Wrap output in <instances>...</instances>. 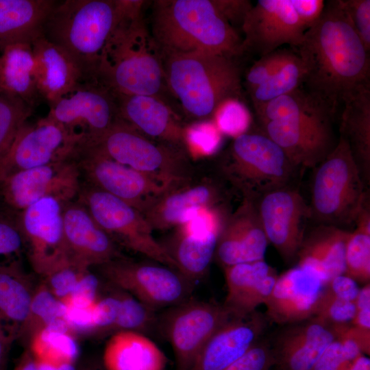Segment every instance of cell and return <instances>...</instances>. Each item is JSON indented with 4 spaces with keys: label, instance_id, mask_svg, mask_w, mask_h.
Here are the masks:
<instances>
[{
    "label": "cell",
    "instance_id": "obj_62",
    "mask_svg": "<svg viewBox=\"0 0 370 370\" xmlns=\"http://www.w3.org/2000/svg\"><path fill=\"white\" fill-rule=\"evenodd\" d=\"M9 349L10 348L5 344L0 336V370H4Z\"/></svg>",
    "mask_w": 370,
    "mask_h": 370
},
{
    "label": "cell",
    "instance_id": "obj_23",
    "mask_svg": "<svg viewBox=\"0 0 370 370\" xmlns=\"http://www.w3.org/2000/svg\"><path fill=\"white\" fill-rule=\"evenodd\" d=\"M268 321L256 310L232 317L208 341L190 370H223L261 339Z\"/></svg>",
    "mask_w": 370,
    "mask_h": 370
},
{
    "label": "cell",
    "instance_id": "obj_27",
    "mask_svg": "<svg viewBox=\"0 0 370 370\" xmlns=\"http://www.w3.org/2000/svg\"><path fill=\"white\" fill-rule=\"evenodd\" d=\"M36 286L18 260H0V336L9 348L27 320Z\"/></svg>",
    "mask_w": 370,
    "mask_h": 370
},
{
    "label": "cell",
    "instance_id": "obj_8",
    "mask_svg": "<svg viewBox=\"0 0 370 370\" xmlns=\"http://www.w3.org/2000/svg\"><path fill=\"white\" fill-rule=\"evenodd\" d=\"M85 182L144 214L163 195L189 180L140 172L107 157L95 147L82 145L77 154Z\"/></svg>",
    "mask_w": 370,
    "mask_h": 370
},
{
    "label": "cell",
    "instance_id": "obj_56",
    "mask_svg": "<svg viewBox=\"0 0 370 370\" xmlns=\"http://www.w3.org/2000/svg\"><path fill=\"white\" fill-rule=\"evenodd\" d=\"M217 1L223 14L234 28L235 25H240L241 28L246 14L253 6L249 1L246 0H217Z\"/></svg>",
    "mask_w": 370,
    "mask_h": 370
},
{
    "label": "cell",
    "instance_id": "obj_45",
    "mask_svg": "<svg viewBox=\"0 0 370 370\" xmlns=\"http://www.w3.org/2000/svg\"><path fill=\"white\" fill-rule=\"evenodd\" d=\"M356 312L354 302L338 298L325 288L313 317L333 326H341L352 323Z\"/></svg>",
    "mask_w": 370,
    "mask_h": 370
},
{
    "label": "cell",
    "instance_id": "obj_58",
    "mask_svg": "<svg viewBox=\"0 0 370 370\" xmlns=\"http://www.w3.org/2000/svg\"><path fill=\"white\" fill-rule=\"evenodd\" d=\"M14 370H39L38 364L27 349L21 356Z\"/></svg>",
    "mask_w": 370,
    "mask_h": 370
},
{
    "label": "cell",
    "instance_id": "obj_13",
    "mask_svg": "<svg viewBox=\"0 0 370 370\" xmlns=\"http://www.w3.org/2000/svg\"><path fill=\"white\" fill-rule=\"evenodd\" d=\"M232 317L215 301L190 298L171 307L158 324L173 348L176 370H190L208 341Z\"/></svg>",
    "mask_w": 370,
    "mask_h": 370
},
{
    "label": "cell",
    "instance_id": "obj_14",
    "mask_svg": "<svg viewBox=\"0 0 370 370\" xmlns=\"http://www.w3.org/2000/svg\"><path fill=\"white\" fill-rule=\"evenodd\" d=\"M82 173L75 158L22 171L0 181L5 208L18 213L36 201L53 197L62 204L77 199Z\"/></svg>",
    "mask_w": 370,
    "mask_h": 370
},
{
    "label": "cell",
    "instance_id": "obj_26",
    "mask_svg": "<svg viewBox=\"0 0 370 370\" xmlns=\"http://www.w3.org/2000/svg\"><path fill=\"white\" fill-rule=\"evenodd\" d=\"M222 199L218 184L209 178L183 185L163 195L144 214L153 230H165L186 223L201 208H217Z\"/></svg>",
    "mask_w": 370,
    "mask_h": 370
},
{
    "label": "cell",
    "instance_id": "obj_5",
    "mask_svg": "<svg viewBox=\"0 0 370 370\" xmlns=\"http://www.w3.org/2000/svg\"><path fill=\"white\" fill-rule=\"evenodd\" d=\"M119 11V0L57 1L42 36L72 58L86 82L96 81L100 57Z\"/></svg>",
    "mask_w": 370,
    "mask_h": 370
},
{
    "label": "cell",
    "instance_id": "obj_59",
    "mask_svg": "<svg viewBox=\"0 0 370 370\" xmlns=\"http://www.w3.org/2000/svg\"><path fill=\"white\" fill-rule=\"evenodd\" d=\"M356 310L370 306V284L367 283L359 288L357 297L354 301Z\"/></svg>",
    "mask_w": 370,
    "mask_h": 370
},
{
    "label": "cell",
    "instance_id": "obj_10",
    "mask_svg": "<svg viewBox=\"0 0 370 370\" xmlns=\"http://www.w3.org/2000/svg\"><path fill=\"white\" fill-rule=\"evenodd\" d=\"M90 146L140 172L183 180L193 177L189 157L184 148L154 140L121 119Z\"/></svg>",
    "mask_w": 370,
    "mask_h": 370
},
{
    "label": "cell",
    "instance_id": "obj_12",
    "mask_svg": "<svg viewBox=\"0 0 370 370\" xmlns=\"http://www.w3.org/2000/svg\"><path fill=\"white\" fill-rule=\"evenodd\" d=\"M49 107L47 116L80 137L84 145L97 143L119 119L116 94L97 81L79 83Z\"/></svg>",
    "mask_w": 370,
    "mask_h": 370
},
{
    "label": "cell",
    "instance_id": "obj_31",
    "mask_svg": "<svg viewBox=\"0 0 370 370\" xmlns=\"http://www.w3.org/2000/svg\"><path fill=\"white\" fill-rule=\"evenodd\" d=\"M106 370H164V352L146 335L130 331L112 334L103 356Z\"/></svg>",
    "mask_w": 370,
    "mask_h": 370
},
{
    "label": "cell",
    "instance_id": "obj_35",
    "mask_svg": "<svg viewBox=\"0 0 370 370\" xmlns=\"http://www.w3.org/2000/svg\"><path fill=\"white\" fill-rule=\"evenodd\" d=\"M36 362L51 365L75 363L79 347L64 318L38 331L28 343Z\"/></svg>",
    "mask_w": 370,
    "mask_h": 370
},
{
    "label": "cell",
    "instance_id": "obj_22",
    "mask_svg": "<svg viewBox=\"0 0 370 370\" xmlns=\"http://www.w3.org/2000/svg\"><path fill=\"white\" fill-rule=\"evenodd\" d=\"M268 244L255 201L243 199L224 223L214 256L223 268L264 260Z\"/></svg>",
    "mask_w": 370,
    "mask_h": 370
},
{
    "label": "cell",
    "instance_id": "obj_7",
    "mask_svg": "<svg viewBox=\"0 0 370 370\" xmlns=\"http://www.w3.org/2000/svg\"><path fill=\"white\" fill-rule=\"evenodd\" d=\"M315 168L309 206L311 218L319 224L341 228L355 223L369 196L347 143L340 136Z\"/></svg>",
    "mask_w": 370,
    "mask_h": 370
},
{
    "label": "cell",
    "instance_id": "obj_54",
    "mask_svg": "<svg viewBox=\"0 0 370 370\" xmlns=\"http://www.w3.org/2000/svg\"><path fill=\"white\" fill-rule=\"evenodd\" d=\"M299 20L308 29L320 18L325 3L322 0H291Z\"/></svg>",
    "mask_w": 370,
    "mask_h": 370
},
{
    "label": "cell",
    "instance_id": "obj_60",
    "mask_svg": "<svg viewBox=\"0 0 370 370\" xmlns=\"http://www.w3.org/2000/svg\"><path fill=\"white\" fill-rule=\"evenodd\" d=\"M347 370H370V359L366 355L358 356Z\"/></svg>",
    "mask_w": 370,
    "mask_h": 370
},
{
    "label": "cell",
    "instance_id": "obj_39",
    "mask_svg": "<svg viewBox=\"0 0 370 370\" xmlns=\"http://www.w3.org/2000/svg\"><path fill=\"white\" fill-rule=\"evenodd\" d=\"M62 318L65 319L64 305L41 282L35 288L29 316L18 341L28 344L38 331Z\"/></svg>",
    "mask_w": 370,
    "mask_h": 370
},
{
    "label": "cell",
    "instance_id": "obj_37",
    "mask_svg": "<svg viewBox=\"0 0 370 370\" xmlns=\"http://www.w3.org/2000/svg\"><path fill=\"white\" fill-rule=\"evenodd\" d=\"M323 110H328L319 100L300 87L255 108L261 123L287 120Z\"/></svg>",
    "mask_w": 370,
    "mask_h": 370
},
{
    "label": "cell",
    "instance_id": "obj_20",
    "mask_svg": "<svg viewBox=\"0 0 370 370\" xmlns=\"http://www.w3.org/2000/svg\"><path fill=\"white\" fill-rule=\"evenodd\" d=\"M325 285L312 271L297 265L278 275L264 304L266 317L279 325H291L313 317Z\"/></svg>",
    "mask_w": 370,
    "mask_h": 370
},
{
    "label": "cell",
    "instance_id": "obj_36",
    "mask_svg": "<svg viewBox=\"0 0 370 370\" xmlns=\"http://www.w3.org/2000/svg\"><path fill=\"white\" fill-rule=\"evenodd\" d=\"M356 229L350 232L345 249V274L360 283L370 280V210L369 200L356 221Z\"/></svg>",
    "mask_w": 370,
    "mask_h": 370
},
{
    "label": "cell",
    "instance_id": "obj_32",
    "mask_svg": "<svg viewBox=\"0 0 370 370\" xmlns=\"http://www.w3.org/2000/svg\"><path fill=\"white\" fill-rule=\"evenodd\" d=\"M370 86L353 94L343 104L340 136L348 144L367 188L370 184Z\"/></svg>",
    "mask_w": 370,
    "mask_h": 370
},
{
    "label": "cell",
    "instance_id": "obj_44",
    "mask_svg": "<svg viewBox=\"0 0 370 370\" xmlns=\"http://www.w3.org/2000/svg\"><path fill=\"white\" fill-rule=\"evenodd\" d=\"M212 119L223 135L234 138L247 132L251 121L249 112L238 99L224 102Z\"/></svg>",
    "mask_w": 370,
    "mask_h": 370
},
{
    "label": "cell",
    "instance_id": "obj_46",
    "mask_svg": "<svg viewBox=\"0 0 370 370\" xmlns=\"http://www.w3.org/2000/svg\"><path fill=\"white\" fill-rule=\"evenodd\" d=\"M88 269L90 268L79 265L69 259L43 277V281L51 293L62 301L71 294Z\"/></svg>",
    "mask_w": 370,
    "mask_h": 370
},
{
    "label": "cell",
    "instance_id": "obj_50",
    "mask_svg": "<svg viewBox=\"0 0 370 370\" xmlns=\"http://www.w3.org/2000/svg\"><path fill=\"white\" fill-rule=\"evenodd\" d=\"M343 10L368 52L370 51V1L341 0Z\"/></svg>",
    "mask_w": 370,
    "mask_h": 370
},
{
    "label": "cell",
    "instance_id": "obj_33",
    "mask_svg": "<svg viewBox=\"0 0 370 370\" xmlns=\"http://www.w3.org/2000/svg\"><path fill=\"white\" fill-rule=\"evenodd\" d=\"M0 89L18 97L34 109L42 101L32 44H15L1 52Z\"/></svg>",
    "mask_w": 370,
    "mask_h": 370
},
{
    "label": "cell",
    "instance_id": "obj_51",
    "mask_svg": "<svg viewBox=\"0 0 370 370\" xmlns=\"http://www.w3.org/2000/svg\"><path fill=\"white\" fill-rule=\"evenodd\" d=\"M113 288L115 290L114 293L103 297H99L95 304L94 334H111L117 318L120 306V297L119 290Z\"/></svg>",
    "mask_w": 370,
    "mask_h": 370
},
{
    "label": "cell",
    "instance_id": "obj_61",
    "mask_svg": "<svg viewBox=\"0 0 370 370\" xmlns=\"http://www.w3.org/2000/svg\"><path fill=\"white\" fill-rule=\"evenodd\" d=\"M39 370H77L75 363H66L59 365H51L36 362Z\"/></svg>",
    "mask_w": 370,
    "mask_h": 370
},
{
    "label": "cell",
    "instance_id": "obj_21",
    "mask_svg": "<svg viewBox=\"0 0 370 370\" xmlns=\"http://www.w3.org/2000/svg\"><path fill=\"white\" fill-rule=\"evenodd\" d=\"M64 236L68 258L86 268L123 257L116 243L77 199L64 204Z\"/></svg>",
    "mask_w": 370,
    "mask_h": 370
},
{
    "label": "cell",
    "instance_id": "obj_2",
    "mask_svg": "<svg viewBox=\"0 0 370 370\" xmlns=\"http://www.w3.org/2000/svg\"><path fill=\"white\" fill-rule=\"evenodd\" d=\"M145 2L119 0L117 20L103 49L96 81L115 94L163 99L168 89L162 52L145 25Z\"/></svg>",
    "mask_w": 370,
    "mask_h": 370
},
{
    "label": "cell",
    "instance_id": "obj_55",
    "mask_svg": "<svg viewBox=\"0 0 370 370\" xmlns=\"http://www.w3.org/2000/svg\"><path fill=\"white\" fill-rule=\"evenodd\" d=\"M359 288L357 282L345 274L333 278L325 285V289L333 295L352 302H354Z\"/></svg>",
    "mask_w": 370,
    "mask_h": 370
},
{
    "label": "cell",
    "instance_id": "obj_47",
    "mask_svg": "<svg viewBox=\"0 0 370 370\" xmlns=\"http://www.w3.org/2000/svg\"><path fill=\"white\" fill-rule=\"evenodd\" d=\"M295 53L287 49H278L261 56L249 69L245 76L248 92L265 82L278 71Z\"/></svg>",
    "mask_w": 370,
    "mask_h": 370
},
{
    "label": "cell",
    "instance_id": "obj_41",
    "mask_svg": "<svg viewBox=\"0 0 370 370\" xmlns=\"http://www.w3.org/2000/svg\"><path fill=\"white\" fill-rule=\"evenodd\" d=\"M273 271L264 259L224 267L227 295L223 305L230 308Z\"/></svg>",
    "mask_w": 370,
    "mask_h": 370
},
{
    "label": "cell",
    "instance_id": "obj_19",
    "mask_svg": "<svg viewBox=\"0 0 370 370\" xmlns=\"http://www.w3.org/2000/svg\"><path fill=\"white\" fill-rule=\"evenodd\" d=\"M260 201L257 210L269 243L286 262L297 259L311 218L309 206L290 186L271 191Z\"/></svg>",
    "mask_w": 370,
    "mask_h": 370
},
{
    "label": "cell",
    "instance_id": "obj_43",
    "mask_svg": "<svg viewBox=\"0 0 370 370\" xmlns=\"http://www.w3.org/2000/svg\"><path fill=\"white\" fill-rule=\"evenodd\" d=\"M223 134L212 119L196 121L184 125L183 146L189 158L201 159L216 153Z\"/></svg>",
    "mask_w": 370,
    "mask_h": 370
},
{
    "label": "cell",
    "instance_id": "obj_11",
    "mask_svg": "<svg viewBox=\"0 0 370 370\" xmlns=\"http://www.w3.org/2000/svg\"><path fill=\"white\" fill-rule=\"evenodd\" d=\"M95 268L112 286L129 293L156 311L189 299L195 284L171 267L124 256Z\"/></svg>",
    "mask_w": 370,
    "mask_h": 370
},
{
    "label": "cell",
    "instance_id": "obj_30",
    "mask_svg": "<svg viewBox=\"0 0 370 370\" xmlns=\"http://www.w3.org/2000/svg\"><path fill=\"white\" fill-rule=\"evenodd\" d=\"M56 0H0V52L10 45L30 43L42 35Z\"/></svg>",
    "mask_w": 370,
    "mask_h": 370
},
{
    "label": "cell",
    "instance_id": "obj_52",
    "mask_svg": "<svg viewBox=\"0 0 370 370\" xmlns=\"http://www.w3.org/2000/svg\"><path fill=\"white\" fill-rule=\"evenodd\" d=\"M99 283L96 275L88 269L80 278L71 294L61 301L65 306H92L99 298Z\"/></svg>",
    "mask_w": 370,
    "mask_h": 370
},
{
    "label": "cell",
    "instance_id": "obj_25",
    "mask_svg": "<svg viewBox=\"0 0 370 370\" xmlns=\"http://www.w3.org/2000/svg\"><path fill=\"white\" fill-rule=\"evenodd\" d=\"M288 326L272 346L280 370H312L325 348L336 338V327L314 317Z\"/></svg>",
    "mask_w": 370,
    "mask_h": 370
},
{
    "label": "cell",
    "instance_id": "obj_29",
    "mask_svg": "<svg viewBox=\"0 0 370 370\" xmlns=\"http://www.w3.org/2000/svg\"><path fill=\"white\" fill-rule=\"evenodd\" d=\"M38 90L48 106L76 85L86 82L72 58L42 35L32 43Z\"/></svg>",
    "mask_w": 370,
    "mask_h": 370
},
{
    "label": "cell",
    "instance_id": "obj_17",
    "mask_svg": "<svg viewBox=\"0 0 370 370\" xmlns=\"http://www.w3.org/2000/svg\"><path fill=\"white\" fill-rule=\"evenodd\" d=\"M323 110L284 121L262 123L265 134L284 152L298 168H315L332 151L334 145L330 119Z\"/></svg>",
    "mask_w": 370,
    "mask_h": 370
},
{
    "label": "cell",
    "instance_id": "obj_16",
    "mask_svg": "<svg viewBox=\"0 0 370 370\" xmlns=\"http://www.w3.org/2000/svg\"><path fill=\"white\" fill-rule=\"evenodd\" d=\"M63 205L55 198L46 197L16 213L30 264L42 277L69 260L64 236Z\"/></svg>",
    "mask_w": 370,
    "mask_h": 370
},
{
    "label": "cell",
    "instance_id": "obj_3",
    "mask_svg": "<svg viewBox=\"0 0 370 370\" xmlns=\"http://www.w3.org/2000/svg\"><path fill=\"white\" fill-rule=\"evenodd\" d=\"M151 27L162 52H197L234 58L243 53V38L217 0L154 1Z\"/></svg>",
    "mask_w": 370,
    "mask_h": 370
},
{
    "label": "cell",
    "instance_id": "obj_6",
    "mask_svg": "<svg viewBox=\"0 0 370 370\" xmlns=\"http://www.w3.org/2000/svg\"><path fill=\"white\" fill-rule=\"evenodd\" d=\"M218 169L243 199L254 201L290 186L297 169L265 134L247 132L234 138Z\"/></svg>",
    "mask_w": 370,
    "mask_h": 370
},
{
    "label": "cell",
    "instance_id": "obj_9",
    "mask_svg": "<svg viewBox=\"0 0 370 370\" xmlns=\"http://www.w3.org/2000/svg\"><path fill=\"white\" fill-rule=\"evenodd\" d=\"M77 200L116 243L178 271L175 261L155 238L153 230L140 211L84 182Z\"/></svg>",
    "mask_w": 370,
    "mask_h": 370
},
{
    "label": "cell",
    "instance_id": "obj_48",
    "mask_svg": "<svg viewBox=\"0 0 370 370\" xmlns=\"http://www.w3.org/2000/svg\"><path fill=\"white\" fill-rule=\"evenodd\" d=\"M24 243L18 225L16 213L6 208L0 210V260L19 256Z\"/></svg>",
    "mask_w": 370,
    "mask_h": 370
},
{
    "label": "cell",
    "instance_id": "obj_38",
    "mask_svg": "<svg viewBox=\"0 0 370 370\" xmlns=\"http://www.w3.org/2000/svg\"><path fill=\"white\" fill-rule=\"evenodd\" d=\"M306 69L297 53L265 82L249 91L254 109L274 99L286 95L304 84Z\"/></svg>",
    "mask_w": 370,
    "mask_h": 370
},
{
    "label": "cell",
    "instance_id": "obj_40",
    "mask_svg": "<svg viewBox=\"0 0 370 370\" xmlns=\"http://www.w3.org/2000/svg\"><path fill=\"white\" fill-rule=\"evenodd\" d=\"M34 110L18 97L0 89V166Z\"/></svg>",
    "mask_w": 370,
    "mask_h": 370
},
{
    "label": "cell",
    "instance_id": "obj_1",
    "mask_svg": "<svg viewBox=\"0 0 370 370\" xmlns=\"http://www.w3.org/2000/svg\"><path fill=\"white\" fill-rule=\"evenodd\" d=\"M307 91L333 116L359 89L369 86L370 59L341 0L328 1L296 48Z\"/></svg>",
    "mask_w": 370,
    "mask_h": 370
},
{
    "label": "cell",
    "instance_id": "obj_18",
    "mask_svg": "<svg viewBox=\"0 0 370 370\" xmlns=\"http://www.w3.org/2000/svg\"><path fill=\"white\" fill-rule=\"evenodd\" d=\"M241 29L243 53L251 52L260 57L284 45L297 48L308 30L291 0H258L246 14Z\"/></svg>",
    "mask_w": 370,
    "mask_h": 370
},
{
    "label": "cell",
    "instance_id": "obj_24",
    "mask_svg": "<svg viewBox=\"0 0 370 370\" xmlns=\"http://www.w3.org/2000/svg\"><path fill=\"white\" fill-rule=\"evenodd\" d=\"M116 95L119 119L153 140L184 148L185 125L163 99L150 95Z\"/></svg>",
    "mask_w": 370,
    "mask_h": 370
},
{
    "label": "cell",
    "instance_id": "obj_53",
    "mask_svg": "<svg viewBox=\"0 0 370 370\" xmlns=\"http://www.w3.org/2000/svg\"><path fill=\"white\" fill-rule=\"evenodd\" d=\"M355 360L347 353L336 338L325 348L312 370H347Z\"/></svg>",
    "mask_w": 370,
    "mask_h": 370
},
{
    "label": "cell",
    "instance_id": "obj_42",
    "mask_svg": "<svg viewBox=\"0 0 370 370\" xmlns=\"http://www.w3.org/2000/svg\"><path fill=\"white\" fill-rule=\"evenodd\" d=\"M117 289L120 297V306L111 334L130 331L147 336V334L152 332L158 325L156 310L129 293Z\"/></svg>",
    "mask_w": 370,
    "mask_h": 370
},
{
    "label": "cell",
    "instance_id": "obj_28",
    "mask_svg": "<svg viewBox=\"0 0 370 370\" xmlns=\"http://www.w3.org/2000/svg\"><path fill=\"white\" fill-rule=\"evenodd\" d=\"M350 232L336 226L319 224L305 234L297 254V264L312 271L325 285L345 274V249Z\"/></svg>",
    "mask_w": 370,
    "mask_h": 370
},
{
    "label": "cell",
    "instance_id": "obj_15",
    "mask_svg": "<svg viewBox=\"0 0 370 370\" xmlns=\"http://www.w3.org/2000/svg\"><path fill=\"white\" fill-rule=\"evenodd\" d=\"M82 139L47 117L25 123L0 166V181L17 172L75 158Z\"/></svg>",
    "mask_w": 370,
    "mask_h": 370
},
{
    "label": "cell",
    "instance_id": "obj_4",
    "mask_svg": "<svg viewBox=\"0 0 370 370\" xmlns=\"http://www.w3.org/2000/svg\"><path fill=\"white\" fill-rule=\"evenodd\" d=\"M162 58L167 89L189 117L212 119L224 102L242 99L234 58L197 52H162Z\"/></svg>",
    "mask_w": 370,
    "mask_h": 370
},
{
    "label": "cell",
    "instance_id": "obj_34",
    "mask_svg": "<svg viewBox=\"0 0 370 370\" xmlns=\"http://www.w3.org/2000/svg\"><path fill=\"white\" fill-rule=\"evenodd\" d=\"M221 232L188 233L178 230L170 246H164L178 271L195 284L207 272Z\"/></svg>",
    "mask_w": 370,
    "mask_h": 370
},
{
    "label": "cell",
    "instance_id": "obj_57",
    "mask_svg": "<svg viewBox=\"0 0 370 370\" xmlns=\"http://www.w3.org/2000/svg\"><path fill=\"white\" fill-rule=\"evenodd\" d=\"M352 325L365 330H370V306L356 310Z\"/></svg>",
    "mask_w": 370,
    "mask_h": 370
},
{
    "label": "cell",
    "instance_id": "obj_49",
    "mask_svg": "<svg viewBox=\"0 0 370 370\" xmlns=\"http://www.w3.org/2000/svg\"><path fill=\"white\" fill-rule=\"evenodd\" d=\"M276 365L272 346L259 340L243 355L223 370H270Z\"/></svg>",
    "mask_w": 370,
    "mask_h": 370
}]
</instances>
